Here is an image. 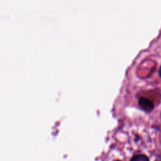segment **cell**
Returning a JSON list of instances; mask_svg holds the SVG:
<instances>
[{
  "label": "cell",
  "instance_id": "1",
  "mask_svg": "<svg viewBox=\"0 0 161 161\" xmlns=\"http://www.w3.org/2000/svg\"><path fill=\"white\" fill-rule=\"evenodd\" d=\"M140 107L145 111L151 112L154 108V104L150 99L146 98H140L139 101Z\"/></svg>",
  "mask_w": 161,
  "mask_h": 161
},
{
  "label": "cell",
  "instance_id": "2",
  "mask_svg": "<svg viewBox=\"0 0 161 161\" xmlns=\"http://www.w3.org/2000/svg\"><path fill=\"white\" fill-rule=\"evenodd\" d=\"M131 161H149V160L145 155H136L131 158Z\"/></svg>",
  "mask_w": 161,
  "mask_h": 161
},
{
  "label": "cell",
  "instance_id": "3",
  "mask_svg": "<svg viewBox=\"0 0 161 161\" xmlns=\"http://www.w3.org/2000/svg\"><path fill=\"white\" fill-rule=\"evenodd\" d=\"M159 75L161 78V66H160V67L159 69Z\"/></svg>",
  "mask_w": 161,
  "mask_h": 161
},
{
  "label": "cell",
  "instance_id": "4",
  "mask_svg": "<svg viewBox=\"0 0 161 161\" xmlns=\"http://www.w3.org/2000/svg\"><path fill=\"white\" fill-rule=\"evenodd\" d=\"M117 161H120V160H117Z\"/></svg>",
  "mask_w": 161,
  "mask_h": 161
}]
</instances>
